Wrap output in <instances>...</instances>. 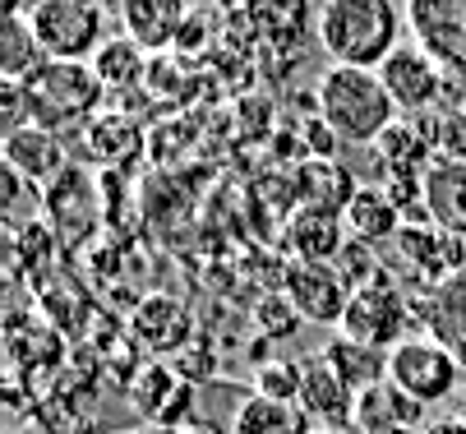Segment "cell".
Here are the masks:
<instances>
[{"mask_svg": "<svg viewBox=\"0 0 466 434\" xmlns=\"http://www.w3.org/2000/svg\"><path fill=\"white\" fill-rule=\"evenodd\" d=\"M314 116H323L328 130L342 144H379L397 120V106H392L379 70L328 66L314 88Z\"/></svg>", "mask_w": 466, "mask_h": 434, "instance_id": "6da1fadb", "label": "cell"}, {"mask_svg": "<svg viewBox=\"0 0 466 434\" xmlns=\"http://www.w3.org/2000/svg\"><path fill=\"white\" fill-rule=\"evenodd\" d=\"M397 33L402 19L392 0H328L319 15V46L332 56V66L379 70L402 46Z\"/></svg>", "mask_w": 466, "mask_h": 434, "instance_id": "7a4b0ae2", "label": "cell"}, {"mask_svg": "<svg viewBox=\"0 0 466 434\" xmlns=\"http://www.w3.org/2000/svg\"><path fill=\"white\" fill-rule=\"evenodd\" d=\"M24 97L33 111V126L65 139V130L88 126L97 116L106 88L88 60H46L33 79H24Z\"/></svg>", "mask_w": 466, "mask_h": 434, "instance_id": "3957f363", "label": "cell"}, {"mask_svg": "<svg viewBox=\"0 0 466 434\" xmlns=\"http://www.w3.org/2000/svg\"><path fill=\"white\" fill-rule=\"evenodd\" d=\"M388 379L402 389L407 398H416V402H425V407H439V402L457 398L466 369L457 365V356H452L439 338L411 328L402 342L388 351Z\"/></svg>", "mask_w": 466, "mask_h": 434, "instance_id": "277c9868", "label": "cell"}, {"mask_svg": "<svg viewBox=\"0 0 466 434\" xmlns=\"http://www.w3.org/2000/svg\"><path fill=\"white\" fill-rule=\"evenodd\" d=\"M28 19L46 60H88L106 42L97 0H42L28 10Z\"/></svg>", "mask_w": 466, "mask_h": 434, "instance_id": "5b68a950", "label": "cell"}, {"mask_svg": "<svg viewBox=\"0 0 466 434\" xmlns=\"http://www.w3.org/2000/svg\"><path fill=\"white\" fill-rule=\"evenodd\" d=\"M411 300L407 291L392 282V273H383L379 282L351 291V305H347V319L338 333L365 342V347H379V351H392L397 342H402L411 328Z\"/></svg>", "mask_w": 466, "mask_h": 434, "instance_id": "8992f818", "label": "cell"}, {"mask_svg": "<svg viewBox=\"0 0 466 434\" xmlns=\"http://www.w3.org/2000/svg\"><path fill=\"white\" fill-rule=\"evenodd\" d=\"M407 28L434 66L466 88V0H407Z\"/></svg>", "mask_w": 466, "mask_h": 434, "instance_id": "52a82bcc", "label": "cell"}, {"mask_svg": "<svg viewBox=\"0 0 466 434\" xmlns=\"http://www.w3.org/2000/svg\"><path fill=\"white\" fill-rule=\"evenodd\" d=\"M282 291H287V300L296 305V315L305 324L342 328L347 305H351V287L342 282V273L332 264H287Z\"/></svg>", "mask_w": 466, "mask_h": 434, "instance_id": "ba28073f", "label": "cell"}, {"mask_svg": "<svg viewBox=\"0 0 466 434\" xmlns=\"http://www.w3.org/2000/svg\"><path fill=\"white\" fill-rule=\"evenodd\" d=\"M397 255H402V264L411 268L416 287H439V282H448L452 273L466 268V240L448 236L430 217L425 222H402V231H397Z\"/></svg>", "mask_w": 466, "mask_h": 434, "instance_id": "9c48e42d", "label": "cell"}, {"mask_svg": "<svg viewBox=\"0 0 466 434\" xmlns=\"http://www.w3.org/2000/svg\"><path fill=\"white\" fill-rule=\"evenodd\" d=\"M379 79L392 97L397 111L407 116H420V111H439V97H443V70L416 46V42H402L383 66H379Z\"/></svg>", "mask_w": 466, "mask_h": 434, "instance_id": "30bf717a", "label": "cell"}, {"mask_svg": "<svg viewBox=\"0 0 466 434\" xmlns=\"http://www.w3.org/2000/svg\"><path fill=\"white\" fill-rule=\"evenodd\" d=\"M411 319L420 324V333L439 338L457 356V365L466 369V268L439 287H416L411 291Z\"/></svg>", "mask_w": 466, "mask_h": 434, "instance_id": "8fae6325", "label": "cell"}, {"mask_svg": "<svg viewBox=\"0 0 466 434\" xmlns=\"http://www.w3.org/2000/svg\"><path fill=\"white\" fill-rule=\"evenodd\" d=\"M194 319H189V309H185V300H176V296H144L139 305H135V315H129V338H135L153 360H176L194 338Z\"/></svg>", "mask_w": 466, "mask_h": 434, "instance_id": "7c38bea8", "label": "cell"}, {"mask_svg": "<svg viewBox=\"0 0 466 434\" xmlns=\"http://www.w3.org/2000/svg\"><path fill=\"white\" fill-rule=\"evenodd\" d=\"M129 398H135V407H139V416H144L148 425H162V429H171V434L185 429L180 420L189 416V402H194L189 379L180 375L176 365H167V360L139 365L135 384H129Z\"/></svg>", "mask_w": 466, "mask_h": 434, "instance_id": "4fadbf2b", "label": "cell"}, {"mask_svg": "<svg viewBox=\"0 0 466 434\" xmlns=\"http://www.w3.org/2000/svg\"><path fill=\"white\" fill-rule=\"evenodd\" d=\"M356 176L338 162V157H296V171H291V195H296V208H314V213H332L342 217L356 199Z\"/></svg>", "mask_w": 466, "mask_h": 434, "instance_id": "5bb4252c", "label": "cell"}, {"mask_svg": "<svg viewBox=\"0 0 466 434\" xmlns=\"http://www.w3.org/2000/svg\"><path fill=\"white\" fill-rule=\"evenodd\" d=\"M300 411L314 420V429H351L356 393L332 375V365L323 356L300 360Z\"/></svg>", "mask_w": 466, "mask_h": 434, "instance_id": "9a60e30c", "label": "cell"}, {"mask_svg": "<svg viewBox=\"0 0 466 434\" xmlns=\"http://www.w3.org/2000/svg\"><path fill=\"white\" fill-rule=\"evenodd\" d=\"M425 402L407 398L392 379L356 393V416H351V434H416L425 429Z\"/></svg>", "mask_w": 466, "mask_h": 434, "instance_id": "2e32d148", "label": "cell"}, {"mask_svg": "<svg viewBox=\"0 0 466 434\" xmlns=\"http://www.w3.org/2000/svg\"><path fill=\"white\" fill-rule=\"evenodd\" d=\"M5 167H15L33 190H51V185L70 171V148H65L60 135L28 126V130L5 139Z\"/></svg>", "mask_w": 466, "mask_h": 434, "instance_id": "e0dca14e", "label": "cell"}, {"mask_svg": "<svg viewBox=\"0 0 466 434\" xmlns=\"http://www.w3.org/2000/svg\"><path fill=\"white\" fill-rule=\"evenodd\" d=\"M282 245H287L291 264H332L347 245V222L332 213H314V208H291L282 227Z\"/></svg>", "mask_w": 466, "mask_h": 434, "instance_id": "ac0fdd59", "label": "cell"}, {"mask_svg": "<svg viewBox=\"0 0 466 434\" xmlns=\"http://www.w3.org/2000/svg\"><path fill=\"white\" fill-rule=\"evenodd\" d=\"M42 204H46V227L60 236V240H84L93 227H97V204H93V185L84 171H65L51 190H42Z\"/></svg>", "mask_w": 466, "mask_h": 434, "instance_id": "d6986e66", "label": "cell"}, {"mask_svg": "<svg viewBox=\"0 0 466 434\" xmlns=\"http://www.w3.org/2000/svg\"><path fill=\"white\" fill-rule=\"evenodd\" d=\"M185 0H125L120 10V24H125V37L144 46V51H167L180 42L185 33Z\"/></svg>", "mask_w": 466, "mask_h": 434, "instance_id": "ffe728a7", "label": "cell"}, {"mask_svg": "<svg viewBox=\"0 0 466 434\" xmlns=\"http://www.w3.org/2000/svg\"><path fill=\"white\" fill-rule=\"evenodd\" d=\"M425 213L448 236L466 240V162H434L425 171Z\"/></svg>", "mask_w": 466, "mask_h": 434, "instance_id": "44dd1931", "label": "cell"}, {"mask_svg": "<svg viewBox=\"0 0 466 434\" xmlns=\"http://www.w3.org/2000/svg\"><path fill=\"white\" fill-rule=\"evenodd\" d=\"M342 222H347V236L370 240V245H383V240H397L407 213L392 204V195L383 190V185H360L351 208L342 213Z\"/></svg>", "mask_w": 466, "mask_h": 434, "instance_id": "7402d4cb", "label": "cell"}, {"mask_svg": "<svg viewBox=\"0 0 466 434\" xmlns=\"http://www.w3.org/2000/svg\"><path fill=\"white\" fill-rule=\"evenodd\" d=\"M319 356L332 365V375H338L351 393H365V389H374V384L388 379V351L365 347V342H356V338H347V333L328 338V347H323Z\"/></svg>", "mask_w": 466, "mask_h": 434, "instance_id": "603a6c76", "label": "cell"}, {"mask_svg": "<svg viewBox=\"0 0 466 434\" xmlns=\"http://www.w3.org/2000/svg\"><path fill=\"white\" fill-rule=\"evenodd\" d=\"M84 153H93L102 167H125L139 153V126L125 111H97L84 126Z\"/></svg>", "mask_w": 466, "mask_h": 434, "instance_id": "cb8c5ba5", "label": "cell"}, {"mask_svg": "<svg viewBox=\"0 0 466 434\" xmlns=\"http://www.w3.org/2000/svg\"><path fill=\"white\" fill-rule=\"evenodd\" d=\"M231 434H314V420L300 411V402H268L249 393L231 416Z\"/></svg>", "mask_w": 466, "mask_h": 434, "instance_id": "d4e9b609", "label": "cell"}, {"mask_svg": "<svg viewBox=\"0 0 466 434\" xmlns=\"http://www.w3.org/2000/svg\"><path fill=\"white\" fill-rule=\"evenodd\" d=\"M42 66H46V51H42V42H37V33H33V19H28V15H10L5 42H0V79L24 84V79H33Z\"/></svg>", "mask_w": 466, "mask_h": 434, "instance_id": "484cf974", "label": "cell"}, {"mask_svg": "<svg viewBox=\"0 0 466 434\" xmlns=\"http://www.w3.org/2000/svg\"><path fill=\"white\" fill-rule=\"evenodd\" d=\"M93 70H97V79H102L106 93L135 88V84H144V75H148V51L135 46L129 37H106V42L97 46V56H93Z\"/></svg>", "mask_w": 466, "mask_h": 434, "instance_id": "4316f807", "label": "cell"}, {"mask_svg": "<svg viewBox=\"0 0 466 434\" xmlns=\"http://www.w3.org/2000/svg\"><path fill=\"white\" fill-rule=\"evenodd\" d=\"M249 15H254V24H258L263 37L300 42L305 15H309V0H249Z\"/></svg>", "mask_w": 466, "mask_h": 434, "instance_id": "83f0119b", "label": "cell"}, {"mask_svg": "<svg viewBox=\"0 0 466 434\" xmlns=\"http://www.w3.org/2000/svg\"><path fill=\"white\" fill-rule=\"evenodd\" d=\"M249 393L268 402H300V360H263L249 375Z\"/></svg>", "mask_w": 466, "mask_h": 434, "instance_id": "f1b7e54d", "label": "cell"}, {"mask_svg": "<svg viewBox=\"0 0 466 434\" xmlns=\"http://www.w3.org/2000/svg\"><path fill=\"white\" fill-rule=\"evenodd\" d=\"M332 268L342 273V282H347L351 291H360V287H370V282H379V278L388 273V268L379 264V255H374V245H370V240H356V236H347V245L338 250Z\"/></svg>", "mask_w": 466, "mask_h": 434, "instance_id": "f546056e", "label": "cell"}, {"mask_svg": "<svg viewBox=\"0 0 466 434\" xmlns=\"http://www.w3.org/2000/svg\"><path fill=\"white\" fill-rule=\"evenodd\" d=\"M296 305L287 300V291H263L258 305H254V328L263 342H282L291 328H296Z\"/></svg>", "mask_w": 466, "mask_h": 434, "instance_id": "4dcf8cb0", "label": "cell"}, {"mask_svg": "<svg viewBox=\"0 0 466 434\" xmlns=\"http://www.w3.org/2000/svg\"><path fill=\"white\" fill-rule=\"evenodd\" d=\"M439 157L466 162V97H457L439 111Z\"/></svg>", "mask_w": 466, "mask_h": 434, "instance_id": "1f68e13d", "label": "cell"}, {"mask_svg": "<svg viewBox=\"0 0 466 434\" xmlns=\"http://www.w3.org/2000/svg\"><path fill=\"white\" fill-rule=\"evenodd\" d=\"M19 250H15V264H24V268H42L46 259H51V250H56V231L46 227V222H28L24 231H19Z\"/></svg>", "mask_w": 466, "mask_h": 434, "instance_id": "d6a6232c", "label": "cell"}, {"mask_svg": "<svg viewBox=\"0 0 466 434\" xmlns=\"http://www.w3.org/2000/svg\"><path fill=\"white\" fill-rule=\"evenodd\" d=\"M171 365L180 369V375H185L189 384H194V379H208V375H213V351H208V342H204V338H194V342H189Z\"/></svg>", "mask_w": 466, "mask_h": 434, "instance_id": "836d02e7", "label": "cell"}, {"mask_svg": "<svg viewBox=\"0 0 466 434\" xmlns=\"http://www.w3.org/2000/svg\"><path fill=\"white\" fill-rule=\"evenodd\" d=\"M305 157H332V144H338V135L328 130V120L323 116H309V126H305Z\"/></svg>", "mask_w": 466, "mask_h": 434, "instance_id": "e575fe53", "label": "cell"}, {"mask_svg": "<svg viewBox=\"0 0 466 434\" xmlns=\"http://www.w3.org/2000/svg\"><path fill=\"white\" fill-rule=\"evenodd\" d=\"M24 176L15 171V167H5V171H0V204H5V208H15L19 199H24Z\"/></svg>", "mask_w": 466, "mask_h": 434, "instance_id": "d590c367", "label": "cell"}, {"mask_svg": "<svg viewBox=\"0 0 466 434\" xmlns=\"http://www.w3.org/2000/svg\"><path fill=\"white\" fill-rule=\"evenodd\" d=\"M425 434H466V420L461 416H443V420H430Z\"/></svg>", "mask_w": 466, "mask_h": 434, "instance_id": "8d00e7d4", "label": "cell"}, {"mask_svg": "<svg viewBox=\"0 0 466 434\" xmlns=\"http://www.w3.org/2000/svg\"><path fill=\"white\" fill-rule=\"evenodd\" d=\"M116 434H171V429H162V425H148V420H144V425H135V429H116Z\"/></svg>", "mask_w": 466, "mask_h": 434, "instance_id": "74e56055", "label": "cell"}, {"mask_svg": "<svg viewBox=\"0 0 466 434\" xmlns=\"http://www.w3.org/2000/svg\"><path fill=\"white\" fill-rule=\"evenodd\" d=\"M452 407H457L452 416H461V420H466V379H461V389H457V398H452Z\"/></svg>", "mask_w": 466, "mask_h": 434, "instance_id": "f35d334b", "label": "cell"}, {"mask_svg": "<svg viewBox=\"0 0 466 434\" xmlns=\"http://www.w3.org/2000/svg\"><path fill=\"white\" fill-rule=\"evenodd\" d=\"M176 434H213V429H204V425H185V429H176Z\"/></svg>", "mask_w": 466, "mask_h": 434, "instance_id": "ab89813d", "label": "cell"}, {"mask_svg": "<svg viewBox=\"0 0 466 434\" xmlns=\"http://www.w3.org/2000/svg\"><path fill=\"white\" fill-rule=\"evenodd\" d=\"M97 5H116V10H125V0H97Z\"/></svg>", "mask_w": 466, "mask_h": 434, "instance_id": "60d3db41", "label": "cell"}, {"mask_svg": "<svg viewBox=\"0 0 466 434\" xmlns=\"http://www.w3.org/2000/svg\"><path fill=\"white\" fill-rule=\"evenodd\" d=\"M314 434H351V429H314Z\"/></svg>", "mask_w": 466, "mask_h": 434, "instance_id": "b9f144b4", "label": "cell"}, {"mask_svg": "<svg viewBox=\"0 0 466 434\" xmlns=\"http://www.w3.org/2000/svg\"><path fill=\"white\" fill-rule=\"evenodd\" d=\"M416 434H425V429H416Z\"/></svg>", "mask_w": 466, "mask_h": 434, "instance_id": "7bdbcfd3", "label": "cell"}]
</instances>
